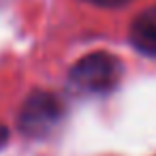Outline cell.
Segmentation results:
<instances>
[{
	"mask_svg": "<svg viewBox=\"0 0 156 156\" xmlns=\"http://www.w3.org/2000/svg\"><path fill=\"white\" fill-rule=\"evenodd\" d=\"M122 77V62L109 51H92L75 62L71 69V83L88 94L111 92Z\"/></svg>",
	"mask_w": 156,
	"mask_h": 156,
	"instance_id": "6da1fadb",
	"label": "cell"
},
{
	"mask_svg": "<svg viewBox=\"0 0 156 156\" xmlns=\"http://www.w3.org/2000/svg\"><path fill=\"white\" fill-rule=\"evenodd\" d=\"M62 103L56 94L34 90L20 109V128L28 137H45L62 120Z\"/></svg>",
	"mask_w": 156,
	"mask_h": 156,
	"instance_id": "7a4b0ae2",
	"label": "cell"
},
{
	"mask_svg": "<svg viewBox=\"0 0 156 156\" xmlns=\"http://www.w3.org/2000/svg\"><path fill=\"white\" fill-rule=\"evenodd\" d=\"M130 43L145 56H156V7L143 9L130 24Z\"/></svg>",
	"mask_w": 156,
	"mask_h": 156,
	"instance_id": "3957f363",
	"label": "cell"
},
{
	"mask_svg": "<svg viewBox=\"0 0 156 156\" xmlns=\"http://www.w3.org/2000/svg\"><path fill=\"white\" fill-rule=\"evenodd\" d=\"M86 2H92L96 7H122V5H128L130 0H86Z\"/></svg>",
	"mask_w": 156,
	"mask_h": 156,
	"instance_id": "277c9868",
	"label": "cell"
},
{
	"mask_svg": "<svg viewBox=\"0 0 156 156\" xmlns=\"http://www.w3.org/2000/svg\"><path fill=\"white\" fill-rule=\"evenodd\" d=\"M7 141H9V130H7V126L2 122H0V150L7 145Z\"/></svg>",
	"mask_w": 156,
	"mask_h": 156,
	"instance_id": "5b68a950",
	"label": "cell"
}]
</instances>
